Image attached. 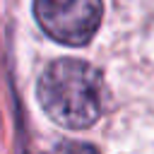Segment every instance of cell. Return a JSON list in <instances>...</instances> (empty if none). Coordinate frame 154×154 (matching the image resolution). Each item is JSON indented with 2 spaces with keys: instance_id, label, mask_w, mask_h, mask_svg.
Returning a JSON list of instances; mask_svg holds the SVG:
<instances>
[{
  "instance_id": "1",
  "label": "cell",
  "mask_w": 154,
  "mask_h": 154,
  "mask_svg": "<svg viewBox=\"0 0 154 154\" xmlns=\"http://www.w3.org/2000/svg\"><path fill=\"white\" fill-rule=\"evenodd\" d=\"M38 103L51 120L82 130L99 120L103 111V79L84 60L60 58L38 77Z\"/></svg>"
},
{
  "instance_id": "2",
  "label": "cell",
  "mask_w": 154,
  "mask_h": 154,
  "mask_svg": "<svg viewBox=\"0 0 154 154\" xmlns=\"http://www.w3.org/2000/svg\"><path fill=\"white\" fill-rule=\"evenodd\" d=\"M101 0H34L38 26L58 43L84 46L101 24Z\"/></svg>"
},
{
  "instance_id": "3",
  "label": "cell",
  "mask_w": 154,
  "mask_h": 154,
  "mask_svg": "<svg viewBox=\"0 0 154 154\" xmlns=\"http://www.w3.org/2000/svg\"><path fill=\"white\" fill-rule=\"evenodd\" d=\"M46 154H99V152L89 144H82V142H60L53 149H48Z\"/></svg>"
}]
</instances>
